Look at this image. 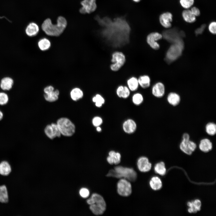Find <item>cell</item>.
Here are the masks:
<instances>
[{
    "mask_svg": "<svg viewBox=\"0 0 216 216\" xmlns=\"http://www.w3.org/2000/svg\"><path fill=\"white\" fill-rule=\"evenodd\" d=\"M187 206L189 208L188 212L190 213H195L200 211L202 206V202L199 199H196L187 202Z\"/></svg>",
    "mask_w": 216,
    "mask_h": 216,
    "instance_id": "44dd1931",
    "label": "cell"
},
{
    "mask_svg": "<svg viewBox=\"0 0 216 216\" xmlns=\"http://www.w3.org/2000/svg\"><path fill=\"white\" fill-rule=\"evenodd\" d=\"M87 203L89 205L94 204L106 211V205L103 197L97 193L93 194L91 197L88 199Z\"/></svg>",
    "mask_w": 216,
    "mask_h": 216,
    "instance_id": "8fae6325",
    "label": "cell"
},
{
    "mask_svg": "<svg viewBox=\"0 0 216 216\" xmlns=\"http://www.w3.org/2000/svg\"><path fill=\"white\" fill-rule=\"evenodd\" d=\"M194 0H180V4L183 8L188 9L194 4Z\"/></svg>",
    "mask_w": 216,
    "mask_h": 216,
    "instance_id": "f35d334b",
    "label": "cell"
},
{
    "mask_svg": "<svg viewBox=\"0 0 216 216\" xmlns=\"http://www.w3.org/2000/svg\"><path fill=\"white\" fill-rule=\"evenodd\" d=\"M81 4L82 7L80 12L82 14L91 13L94 12L97 8L96 0H83Z\"/></svg>",
    "mask_w": 216,
    "mask_h": 216,
    "instance_id": "9c48e42d",
    "label": "cell"
},
{
    "mask_svg": "<svg viewBox=\"0 0 216 216\" xmlns=\"http://www.w3.org/2000/svg\"><path fill=\"white\" fill-rule=\"evenodd\" d=\"M172 20V14L170 12H166L161 14L159 17V21L162 26L166 28L171 26Z\"/></svg>",
    "mask_w": 216,
    "mask_h": 216,
    "instance_id": "ac0fdd59",
    "label": "cell"
},
{
    "mask_svg": "<svg viewBox=\"0 0 216 216\" xmlns=\"http://www.w3.org/2000/svg\"><path fill=\"white\" fill-rule=\"evenodd\" d=\"M57 124L61 134L65 136H72L75 131V126L68 119L62 118L58 119Z\"/></svg>",
    "mask_w": 216,
    "mask_h": 216,
    "instance_id": "8992f818",
    "label": "cell"
},
{
    "mask_svg": "<svg viewBox=\"0 0 216 216\" xmlns=\"http://www.w3.org/2000/svg\"><path fill=\"white\" fill-rule=\"evenodd\" d=\"M95 19L102 27V34L106 41H118L119 44L121 41L123 46L129 44L131 28L124 17H118L112 20L108 17L100 18L97 16Z\"/></svg>",
    "mask_w": 216,
    "mask_h": 216,
    "instance_id": "6da1fadb",
    "label": "cell"
},
{
    "mask_svg": "<svg viewBox=\"0 0 216 216\" xmlns=\"http://www.w3.org/2000/svg\"><path fill=\"white\" fill-rule=\"evenodd\" d=\"M116 94L118 98L125 99L129 97L130 91L126 85L121 84L117 87Z\"/></svg>",
    "mask_w": 216,
    "mask_h": 216,
    "instance_id": "ffe728a7",
    "label": "cell"
},
{
    "mask_svg": "<svg viewBox=\"0 0 216 216\" xmlns=\"http://www.w3.org/2000/svg\"><path fill=\"white\" fill-rule=\"evenodd\" d=\"M110 65L111 70L113 72L119 71L124 65L126 62V57L122 51H114L112 53Z\"/></svg>",
    "mask_w": 216,
    "mask_h": 216,
    "instance_id": "277c9868",
    "label": "cell"
},
{
    "mask_svg": "<svg viewBox=\"0 0 216 216\" xmlns=\"http://www.w3.org/2000/svg\"><path fill=\"white\" fill-rule=\"evenodd\" d=\"M103 123V119L101 117L98 116L94 117L92 120V123L93 125L96 127L100 126Z\"/></svg>",
    "mask_w": 216,
    "mask_h": 216,
    "instance_id": "ab89813d",
    "label": "cell"
},
{
    "mask_svg": "<svg viewBox=\"0 0 216 216\" xmlns=\"http://www.w3.org/2000/svg\"><path fill=\"white\" fill-rule=\"evenodd\" d=\"M206 27V25L205 24L202 25L200 27L197 28L195 31L196 34L197 35L200 34L204 31Z\"/></svg>",
    "mask_w": 216,
    "mask_h": 216,
    "instance_id": "7bdbcfd3",
    "label": "cell"
},
{
    "mask_svg": "<svg viewBox=\"0 0 216 216\" xmlns=\"http://www.w3.org/2000/svg\"><path fill=\"white\" fill-rule=\"evenodd\" d=\"M165 92V86L161 82L154 84L152 88V93L153 95L157 98H160L164 95Z\"/></svg>",
    "mask_w": 216,
    "mask_h": 216,
    "instance_id": "d6986e66",
    "label": "cell"
},
{
    "mask_svg": "<svg viewBox=\"0 0 216 216\" xmlns=\"http://www.w3.org/2000/svg\"><path fill=\"white\" fill-rule=\"evenodd\" d=\"M96 130L98 132H100L101 131L102 129L100 126L96 127Z\"/></svg>",
    "mask_w": 216,
    "mask_h": 216,
    "instance_id": "bcb514c9",
    "label": "cell"
},
{
    "mask_svg": "<svg viewBox=\"0 0 216 216\" xmlns=\"http://www.w3.org/2000/svg\"><path fill=\"white\" fill-rule=\"evenodd\" d=\"M121 158V155L120 153L111 150L108 152L106 161L110 165H117L120 163Z\"/></svg>",
    "mask_w": 216,
    "mask_h": 216,
    "instance_id": "e0dca14e",
    "label": "cell"
},
{
    "mask_svg": "<svg viewBox=\"0 0 216 216\" xmlns=\"http://www.w3.org/2000/svg\"><path fill=\"white\" fill-rule=\"evenodd\" d=\"M39 28L38 25L35 22H31L27 26L25 29L26 34L28 36L33 37L38 33Z\"/></svg>",
    "mask_w": 216,
    "mask_h": 216,
    "instance_id": "cb8c5ba5",
    "label": "cell"
},
{
    "mask_svg": "<svg viewBox=\"0 0 216 216\" xmlns=\"http://www.w3.org/2000/svg\"><path fill=\"white\" fill-rule=\"evenodd\" d=\"M93 102L95 103L96 106L101 107L105 103L104 98L100 94H98L95 95L92 99Z\"/></svg>",
    "mask_w": 216,
    "mask_h": 216,
    "instance_id": "8d00e7d4",
    "label": "cell"
},
{
    "mask_svg": "<svg viewBox=\"0 0 216 216\" xmlns=\"http://www.w3.org/2000/svg\"><path fill=\"white\" fill-rule=\"evenodd\" d=\"M141 0H132L134 2L138 3L140 2Z\"/></svg>",
    "mask_w": 216,
    "mask_h": 216,
    "instance_id": "c3c4849f",
    "label": "cell"
},
{
    "mask_svg": "<svg viewBox=\"0 0 216 216\" xmlns=\"http://www.w3.org/2000/svg\"><path fill=\"white\" fill-rule=\"evenodd\" d=\"M38 46L39 48L42 51L46 50L50 47V41L46 38L40 39L38 42Z\"/></svg>",
    "mask_w": 216,
    "mask_h": 216,
    "instance_id": "d6a6232c",
    "label": "cell"
},
{
    "mask_svg": "<svg viewBox=\"0 0 216 216\" xmlns=\"http://www.w3.org/2000/svg\"><path fill=\"white\" fill-rule=\"evenodd\" d=\"M154 170L155 172L160 176L164 175L166 172L165 164L163 161H160L154 166Z\"/></svg>",
    "mask_w": 216,
    "mask_h": 216,
    "instance_id": "4dcf8cb0",
    "label": "cell"
},
{
    "mask_svg": "<svg viewBox=\"0 0 216 216\" xmlns=\"http://www.w3.org/2000/svg\"><path fill=\"white\" fill-rule=\"evenodd\" d=\"M182 140H190V137L189 134L187 133L184 134L182 135Z\"/></svg>",
    "mask_w": 216,
    "mask_h": 216,
    "instance_id": "f6af8a7d",
    "label": "cell"
},
{
    "mask_svg": "<svg viewBox=\"0 0 216 216\" xmlns=\"http://www.w3.org/2000/svg\"><path fill=\"white\" fill-rule=\"evenodd\" d=\"M205 130L209 135L213 136L216 134V124L213 122H209L206 125Z\"/></svg>",
    "mask_w": 216,
    "mask_h": 216,
    "instance_id": "d590c367",
    "label": "cell"
},
{
    "mask_svg": "<svg viewBox=\"0 0 216 216\" xmlns=\"http://www.w3.org/2000/svg\"><path fill=\"white\" fill-rule=\"evenodd\" d=\"M137 166L138 170L141 172H146L149 171L152 167V163L146 156H141L137 160Z\"/></svg>",
    "mask_w": 216,
    "mask_h": 216,
    "instance_id": "7c38bea8",
    "label": "cell"
},
{
    "mask_svg": "<svg viewBox=\"0 0 216 216\" xmlns=\"http://www.w3.org/2000/svg\"><path fill=\"white\" fill-rule=\"evenodd\" d=\"M122 129L124 132L128 134L134 133L137 129V125L136 122L132 119H126L123 122Z\"/></svg>",
    "mask_w": 216,
    "mask_h": 216,
    "instance_id": "2e32d148",
    "label": "cell"
},
{
    "mask_svg": "<svg viewBox=\"0 0 216 216\" xmlns=\"http://www.w3.org/2000/svg\"><path fill=\"white\" fill-rule=\"evenodd\" d=\"M70 94L72 99L76 101L82 98L83 92L80 88H76L71 90Z\"/></svg>",
    "mask_w": 216,
    "mask_h": 216,
    "instance_id": "836d02e7",
    "label": "cell"
},
{
    "mask_svg": "<svg viewBox=\"0 0 216 216\" xmlns=\"http://www.w3.org/2000/svg\"><path fill=\"white\" fill-rule=\"evenodd\" d=\"M149 184L152 189L155 191L160 189L162 186L161 180L157 176H154L151 178Z\"/></svg>",
    "mask_w": 216,
    "mask_h": 216,
    "instance_id": "83f0119b",
    "label": "cell"
},
{
    "mask_svg": "<svg viewBox=\"0 0 216 216\" xmlns=\"http://www.w3.org/2000/svg\"><path fill=\"white\" fill-rule=\"evenodd\" d=\"M199 147L200 149L202 152L207 153L211 151L212 149V143L208 139L203 138L200 141Z\"/></svg>",
    "mask_w": 216,
    "mask_h": 216,
    "instance_id": "7402d4cb",
    "label": "cell"
},
{
    "mask_svg": "<svg viewBox=\"0 0 216 216\" xmlns=\"http://www.w3.org/2000/svg\"><path fill=\"white\" fill-rule=\"evenodd\" d=\"M197 146L194 142L182 140L180 143L179 148L182 151L188 155H191L196 149Z\"/></svg>",
    "mask_w": 216,
    "mask_h": 216,
    "instance_id": "30bf717a",
    "label": "cell"
},
{
    "mask_svg": "<svg viewBox=\"0 0 216 216\" xmlns=\"http://www.w3.org/2000/svg\"><path fill=\"white\" fill-rule=\"evenodd\" d=\"M117 192L121 196L128 197L132 193V186L129 181L124 178H120L117 184Z\"/></svg>",
    "mask_w": 216,
    "mask_h": 216,
    "instance_id": "52a82bcc",
    "label": "cell"
},
{
    "mask_svg": "<svg viewBox=\"0 0 216 216\" xmlns=\"http://www.w3.org/2000/svg\"><path fill=\"white\" fill-rule=\"evenodd\" d=\"M192 13L195 16H198L200 14L199 9L196 7L192 8L190 10Z\"/></svg>",
    "mask_w": 216,
    "mask_h": 216,
    "instance_id": "ee69618b",
    "label": "cell"
},
{
    "mask_svg": "<svg viewBox=\"0 0 216 216\" xmlns=\"http://www.w3.org/2000/svg\"><path fill=\"white\" fill-rule=\"evenodd\" d=\"M3 116V113L0 110V121L2 119Z\"/></svg>",
    "mask_w": 216,
    "mask_h": 216,
    "instance_id": "7dc6e473",
    "label": "cell"
},
{
    "mask_svg": "<svg viewBox=\"0 0 216 216\" xmlns=\"http://www.w3.org/2000/svg\"><path fill=\"white\" fill-rule=\"evenodd\" d=\"M138 82L141 88L146 89L149 87L151 85V79L148 75L142 74L138 77Z\"/></svg>",
    "mask_w": 216,
    "mask_h": 216,
    "instance_id": "d4e9b609",
    "label": "cell"
},
{
    "mask_svg": "<svg viewBox=\"0 0 216 216\" xmlns=\"http://www.w3.org/2000/svg\"><path fill=\"white\" fill-rule=\"evenodd\" d=\"M184 47V43L182 38L173 43L166 52L167 60L172 62L177 59L182 55Z\"/></svg>",
    "mask_w": 216,
    "mask_h": 216,
    "instance_id": "5b68a950",
    "label": "cell"
},
{
    "mask_svg": "<svg viewBox=\"0 0 216 216\" xmlns=\"http://www.w3.org/2000/svg\"><path fill=\"white\" fill-rule=\"evenodd\" d=\"M164 34V36L165 39L172 43L182 38L181 37L184 35V34L182 32H178L175 29L166 31Z\"/></svg>",
    "mask_w": 216,
    "mask_h": 216,
    "instance_id": "9a60e30c",
    "label": "cell"
},
{
    "mask_svg": "<svg viewBox=\"0 0 216 216\" xmlns=\"http://www.w3.org/2000/svg\"><path fill=\"white\" fill-rule=\"evenodd\" d=\"M167 100L168 103L171 105L176 106L180 103L181 98L179 95L174 92L170 93L168 95Z\"/></svg>",
    "mask_w": 216,
    "mask_h": 216,
    "instance_id": "4316f807",
    "label": "cell"
},
{
    "mask_svg": "<svg viewBox=\"0 0 216 216\" xmlns=\"http://www.w3.org/2000/svg\"><path fill=\"white\" fill-rule=\"evenodd\" d=\"M106 176L119 179L124 178L134 182L136 180L137 174L133 168L118 166L109 170Z\"/></svg>",
    "mask_w": 216,
    "mask_h": 216,
    "instance_id": "3957f363",
    "label": "cell"
},
{
    "mask_svg": "<svg viewBox=\"0 0 216 216\" xmlns=\"http://www.w3.org/2000/svg\"><path fill=\"white\" fill-rule=\"evenodd\" d=\"M11 171V166L7 161H3L0 163V174L4 176L8 175Z\"/></svg>",
    "mask_w": 216,
    "mask_h": 216,
    "instance_id": "f1b7e54d",
    "label": "cell"
},
{
    "mask_svg": "<svg viewBox=\"0 0 216 216\" xmlns=\"http://www.w3.org/2000/svg\"><path fill=\"white\" fill-rule=\"evenodd\" d=\"M162 37V35L158 32H151L146 37V43L153 50H158L160 48V45L157 41L161 39Z\"/></svg>",
    "mask_w": 216,
    "mask_h": 216,
    "instance_id": "ba28073f",
    "label": "cell"
},
{
    "mask_svg": "<svg viewBox=\"0 0 216 216\" xmlns=\"http://www.w3.org/2000/svg\"><path fill=\"white\" fill-rule=\"evenodd\" d=\"M132 101L134 105L136 106H139L143 103L144 101L143 96L142 94L140 93H136L132 95Z\"/></svg>",
    "mask_w": 216,
    "mask_h": 216,
    "instance_id": "e575fe53",
    "label": "cell"
},
{
    "mask_svg": "<svg viewBox=\"0 0 216 216\" xmlns=\"http://www.w3.org/2000/svg\"><path fill=\"white\" fill-rule=\"evenodd\" d=\"M14 80L11 78L5 77L1 80L0 86L3 90H9L12 88Z\"/></svg>",
    "mask_w": 216,
    "mask_h": 216,
    "instance_id": "484cf974",
    "label": "cell"
},
{
    "mask_svg": "<svg viewBox=\"0 0 216 216\" xmlns=\"http://www.w3.org/2000/svg\"><path fill=\"white\" fill-rule=\"evenodd\" d=\"M67 24V21L65 18L62 16H59L58 17L57 23L55 24L52 23L50 19H46L42 24L41 28L47 35L58 36L62 33Z\"/></svg>",
    "mask_w": 216,
    "mask_h": 216,
    "instance_id": "7a4b0ae2",
    "label": "cell"
},
{
    "mask_svg": "<svg viewBox=\"0 0 216 216\" xmlns=\"http://www.w3.org/2000/svg\"><path fill=\"white\" fill-rule=\"evenodd\" d=\"M80 194L82 197L83 198H86L88 196L89 192L87 189L82 188L80 191Z\"/></svg>",
    "mask_w": 216,
    "mask_h": 216,
    "instance_id": "b9f144b4",
    "label": "cell"
},
{
    "mask_svg": "<svg viewBox=\"0 0 216 216\" xmlns=\"http://www.w3.org/2000/svg\"><path fill=\"white\" fill-rule=\"evenodd\" d=\"M126 84L130 92H135L139 88L138 78L134 76H131L128 78L126 80Z\"/></svg>",
    "mask_w": 216,
    "mask_h": 216,
    "instance_id": "603a6c76",
    "label": "cell"
},
{
    "mask_svg": "<svg viewBox=\"0 0 216 216\" xmlns=\"http://www.w3.org/2000/svg\"><path fill=\"white\" fill-rule=\"evenodd\" d=\"M216 25L215 22H212L210 23L208 26L209 32L213 34H215L216 33Z\"/></svg>",
    "mask_w": 216,
    "mask_h": 216,
    "instance_id": "60d3db41",
    "label": "cell"
},
{
    "mask_svg": "<svg viewBox=\"0 0 216 216\" xmlns=\"http://www.w3.org/2000/svg\"><path fill=\"white\" fill-rule=\"evenodd\" d=\"M183 19L185 21L188 23H193L196 20V17L190 10H184L182 13Z\"/></svg>",
    "mask_w": 216,
    "mask_h": 216,
    "instance_id": "f546056e",
    "label": "cell"
},
{
    "mask_svg": "<svg viewBox=\"0 0 216 216\" xmlns=\"http://www.w3.org/2000/svg\"><path fill=\"white\" fill-rule=\"evenodd\" d=\"M44 132L46 136L51 139L56 137H59L61 134L57 124L55 123L47 125L44 129Z\"/></svg>",
    "mask_w": 216,
    "mask_h": 216,
    "instance_id": "5bb4252c",
    "label": "cell"
},
{
    "mask_svg": "<svg viewBox=\"0 0 216 216\" xmlns=\"http://www.w3.org/2000/svg\"><path fill=\"white\" fill-rule=\"evenodd\" d=\"M8 201V196L7 189L5 185L0 186V202L7 203Z\"/></svg>",
    "mask_w": 216,
    "mask_h": 216,
    "instance_id": "1f68e13d",
    "label": "cell"
},
{
    "mask_svg": "<svg viewBox=\"0 0 216 216\" xmlns=\"http://www.w3.org/2000/svg\"><path fill=\"white\" fill-rule=\"evenodd\" d=\"M54 87L51 86H48L44 88V97L46 100L52 102L58 100L59 91L57 89L54 91Z\"/></svg>",
    "mask_w": 216,
    "mask_h": 216,
    "instance_id": "4fadbf2b",
    "label": "cell"
},
{
    "mask_svg": "<svg viewBox=\"0 0 216 216\" xmlns=\"http://www.w3.org/2000/svg\"><path fill=\"white\" fill-rule=\"evenodd\" d=\"M9 100L8 95L4 92H0V105H4L7 104Z\"/></svg>",
    "mask_w": 216,
    "mask_h": 216,
    "instance_id": "74e56055",
    "label": "cell"
}]
</instances>
